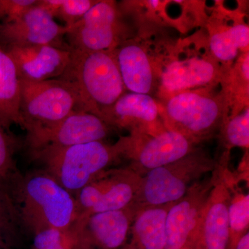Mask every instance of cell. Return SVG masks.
<instances>
[{"mask_svg":"<svg viewBox=\"0 0 249 249\" xmlns=\"http://www.w3.org/2000/svg\"><path fill=\"white\" fill-rule=\"evenodd\" d=\"M136 211L131 206L118 211L80 216L82 231L89 249H122L128 240Z\"/></svg>","mask_w":249,"mask_h":249,"instance_id":"9a60e30c","label":"cell"},{"mask_svg":"<svg viewBox=\"0 0 249 249\" xmlns=\"http://www.w3.org/2000/svg\"><path fill=\"white\" fill-rule=\"evenodd\" d=\"M224 136L232 147L249 148V109L245 108L240 114L231 118L225 125Z\"/></svg>","mask_w":249,"mask_h":249,"instance_id":"484cf974","label":"cell"},{"mask_svg":"<svg viewBox=\"0 0 249 249\" xmlns=\"http://www.w3.org/2000/svg\"><path fill=\"white\" fill-rule=\"evenodd\" d=\"M117 142H94L53 150L34 157L62 187L75 195L121 158Z\"/></svg>","mask_w":249,"mask_h":249,"instance_id":"277c9868","label":"cell"},{"mask_svg":"<svg viewBox=\"0 0 249 249\" xmlns=\"http://www.w3.org/2000/svg\"><path fill=\"white\" fill-rule=\"evenodd\" d=\"M3 48L14 61L19 80L32 83L59 78L66 69L71 55L70 49L50 45Z\"/></svg>","mask_w":249,"mask_h":249,"instance_id":"5bb4252c","label":"cell"},{"mask_svg":"<svg viewBox=\"0 0 249 249\" xmlns=\"http://www.w3.org/2000/svg\"><path fill=\"white\" fill-rule=\"evenodd\" d=\"M120 13L114 1H98L81 19L67 28L71 51L112 52L124 42Z\"/></svg>","mask_w":249,"mask_h":249,"instance_id":"9c48e42d","label":"cell"},{"mask_svg":"<svg viewBox=\"0 0 249 249\" xmlns=\"http://www.w3.org/2000/svg\"><path fill=\"white\" fill-rule=\"evenodd\" d=\"M10 188L18 220L34 234L67 229L80 217L76 197L46 171L21 177Z\"/></svg>","mask_w":249,"mask_h":249,"instance_id":"6da1fadb","label":"cell"},{"mask_svg":"<svg viewBox=\"0 0 249 249\" xmlns=\"http://www.w3.org/2000/svg\"><path fill=\"white\" fill-rule=\"evenodd\" d=\"M125 89L129 92L150 94L154 86L151 62L140 45L124 42L112 51Z\"/></svg>","mask_w":249,"mask_h":249,"instance_id":"e0dca14e","label":"cell"},{"mask_svg":"<svg viewBox=\"0 0 249 249\" xmlns=\"http://www.w3.org/2000/svg\"><path fill=\"white\" fill-rule=\"evenodd\" d=\"M37 0H0V24L12 22Z\"/></svg>","mask_w":249,"mask_h":249,"instance_id":"4316f807","label":"cell"},{"mask_svg":"<svg viewBox=\"0 0 249 249\" xmlns=\"http://www.w3.org/2000/svg\"><path fill=\"white\" fill-rule=\"evenodd\" d=\"M171 205L137 210L128 240L121 249H165L166 217Z\"/></svg>","mask_w":249,"mask_h":249,"instance_id":"d6986e66","label":"cell"},{"mask_svg":"<svg viewBox=\"0 0 249 249\" xmlns=\"http://www.w3.org/2000/svg\"><path fill=\"white\" fill-rule=\"evenodd\" d=\"M78 110L76 95L65 82L20 80L19 111L27 135L51 128Z\"/></svg>","mask_w":249,"mask_h":249,"instance_id":"5b68a950","label":"cell"},{"mask_svg":"<svg viewBox=\"0 0 249 249\" xmlns=\"http://www.w3.org/2000/svg\"><path fill=\"white\" fill-rule=\"evenodd\" d=\"M216 178V169L195 183L173 203L166 217L165 249H191Z\"/></svg>","mask_w":249,"mask_h":249,"instance_id":"8fae6325","label":"cell"},{"mask_svg":"<svg viewBox=\"0 0 249 249\" xmlns=\"http://www.w3.org/2000/svg\"><path fill=\"white\" fill-rule=\"evenodd\" d=\"M159 114L158 106L150 94L124 93L103 120L111 128H127L132 134H147L150 124L157 121Z\"/></svg>","mask_w":249,"mask_h":249,"instance_id":"2e32d148","label":"cell"},{"mask_svg":"<svg viewBox=\"0 0 249 249\" xmlns=\"http://www.w3.org/2000/svg\"><path fill=\"white\" fill-rule=\"evenodd\" d=\"M121 156L141 176L150 170L181 160L196 150V142L183 134L166 129L151 136L132 134L117 142Z\"/></svg>","mask_w":249,"mask_h":249,"instance_id":"52a82bcc","label":"cell"},{"mask_svg":"<svg viewBox=\"0 0 249 249\" xmlns=\"http://www.w3.org/2000/svg\"><path fill=\"white\" fill-rule=\"evenodd\" d=\"M16 220L17 217L11 197L8 193L0 192V230L11 227Z\"/></svg>","mask_w":249,"mask_h":249,"instance_id":"83f0119b","label":"cell"},{"mask_svg":"<svg viewBox=\"0 0 249 249\" xmlns=\"http://www.w3.org/2000/svg\"><path fill=\"white\" fill-rule=\"evenodd\" d=\"M249 45V26L242 24L215 33L210 41V47L214 56L225 62L233 60L239 51L248 48Z\"/></svg>","mask_w":249,"mask_h":249,"instance_id":"7402d4cb","label":"cell"},{"mask_svg":"<svg viewBox=\"0 0 249 249\" xmlns=\"http://www.w3.org/2000/svg\"><path fill=\"white\" fill-rule=\"evenodd\" d=\"M241 72L243 78L245 80L249 82V53L246 54L244 58L242 59V62H241Z\"/></svg>","mask_w":249,"mask_h":249,"instance_id":"f546056e","label":"cell"},{"mask_svg":"<svg viewBox=\"0 0 249 249\" xmlns=\"http://www.w3.org/2000/svg\"><path fill=\"white\" fill-rule=\"evenodd\" d=\"M167 129L196 142L209 139L222 126V101L208 93L186 91L174 94L165 106Z\"/></svg>","mask_w":249,"mask_h":249,"instance_id":"8992f818","label":"cell"},{"mask_svg":"<svg viewBox=\"0 0 249 249\" xmlns=\"http://www.w3.org/2000/svg\"><path fill=\"white\" fill-rule=\"evenodd\" d=\"M218 163L207 152L196 148L181 160L150 170L142 175L132 206L137 211L173 204L195 183L214 171Z\"/></svg>","mask_w":249,"mask_h":249,"instance_id":"3957f363","label":"cell"},{"mask_svg":"<svg viewBox=\"0 0 249 249\" xmlns=\"http://www.w3.org/2000/svg\"><path fill=\"white\" fill-rule=\"evenodd\" d=\"M217 75L215 65L208 59L195 57L175 60L163 70L161 86L165 91L176 94L211 84Z\"/></svg>","mask_w":249,"mask_h":249,"instance_id":"ac0fdd59","label":"cell"},{"mask_svg":"<svg viewBox=\"0 0 249 249\" xmlns=\"http://www.w3.org/2000/svg\"><path fill=\"white\" fill-rule=\"evenodd\" d=\"M223 159L216 168V178L205 206L191 249H231L228 208L232 175Z\"/></svg>","mask_w":249,"mask_h":249,"instance_id":"7c38bea8","label":"cell"},{"mask_svg":"<svg viewBox=\"0 0 249 249\" xmlns=\"http://www.w3.org/2000/svg\"><path fill=\"white\" fill-rule=\"evenodd\" d=\"M33 249H89L78 218L67 229H44L35 233Z\"/></svg>","mask_w":249,"mask_h":249,"instance_id":"44dd1931","label":"cell"},{"mask_svg":"<svg viewBox=\"0 0 249 249\" xmlns=\"http://www.w3.org/2000/svg\"><path fill=\"white\" fill-rule=\"evenodd\" d=\"M67 27L58 24L37 3L17 19L0 24V45L3 47L50 45L69 49Z\"/></svg>","mask_w":249,"mask_h":249,"instance_id":"4fadbf2b","label":"cell"},{"mask_svg":"<svg viewBox=\"0 0 249 249\" xmlns=\"http://www.w3.org/2000/svg\"><path fill=\"white\" fill-rule=\"evenodd\" d=\"M95 0H37V4L67 28L76 24L97 2Z\"/></svg>","mask_w":249,"mask_h":249,"instance_id":"cb8c5ba5","label":"cell"},{"mask_svg":"<svg viewBox=\"0 0 249 249\" xmlns=\"http://www.w3.org/2000/svg\"><path fill=\"white\" fill-rule=\"evenodd\" d=\"M148 4H150V6H151L152 9H157L159 6V4H160V1H149Z\"/></svg>","mask_w":249,"mask_h":249,"instance_id":"4dcf8cb0","label":"cell"},{"mask_svg":"<svg viewBox=\"0 0 249 249\" xmlns=\"http://www.w3.org/2000/svg\"><path fill=\"white\" fill-rule=\"evenodd\" d=\"M19 104L20 80L14 61L0 45V124L8 132L14 124L22 127Z\"/></svg>","mask_w":249,"mask_h":249,"instance_id":"ffe728a7","label":"cell"},{"mask_svg":"<svg viewBox=\"0 0 249 249\" xmlns=\"http://www.w3.org/2000/svg\"><path fill=\"white\" fill-rule=\"evenodd\" d=\"M18 147V140L0 124V188L2 189V184L6 183L10 187L21 177L18 175L14 160Z\"/></svg>","mask_w":249,"mask_h":249,"instance_id":"d4e9b609","label":"cell"},{"mask_svg":"<svg viewBox=\"0 0 249 249\" xmlns=\"http://www.w3.org/2000/svg\"><path fill=\"white\" fill-rule=\"evenodd\" d=\"M142 178L129 166L105 170L76 193L80 216L132 206Z\"/></svg>","mask_w":249,"mask_h":249,"instance_id":"ba28073f","label":"cell"},{"mask_svg":"<svg viewBox=\"0 0 249 249\" xmlns=\"http://www.w3.org/2000/svg\"><path fill=\"white\" fill-rule=\"evenodd\" d=\"M111 128L99 116L78 110L51 128L27 135L33 158L46 152L94 142H103Z\"/></svg>","mask_w":249,"mask_h":249,"instance_id":"30bf717a","label":"cell"},{"mask_svg":"<svg viewBox=\"0 0 249 249\" xmlns=\"http://www.w3.org/2000/svg\"><path fill=\"white\" fill-rule=\"evenodd\" d=\"M70 52V62L58 79L75 93L80 110L103 119L125 90L114 53Z\"/></svg>","mask_w":249,"mask_h":249,"instance_id":"7a4b0ae2","label":"cell"},{"mask_svg":"<svg viewBox=\"0 0 249 249\" xmlns=\"http://www.w3.org/2000/svg\"><path fill=\"white\" fill-rule=\"evenodd\" d=\"M234 249H249V232L241 236L235 243Z\"/></svg>","mask_w":249,"mask_h":249,"instance_id":"f1b7e54d","label":"cell"},{"mask_svg":"<svg viewBox=\"0 0 249 249\" xmlns=\"http://www.w3.org/2000/svg\"><path fill=\"white\" fill-rule=\"evenodd\" d=\"M231 199L228 208L231 249H234L237 240L249 231V195L238 191L235 181L231 178L230 181Z\"/></svg>","mask_w":249,"mask_h":249,"instance_id":"603a6c76","label":"cell"}]
</instances>
